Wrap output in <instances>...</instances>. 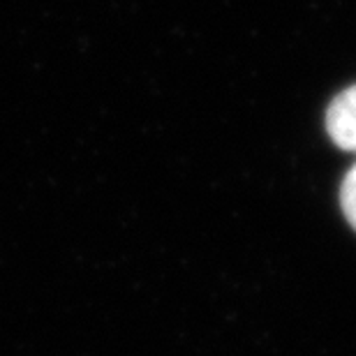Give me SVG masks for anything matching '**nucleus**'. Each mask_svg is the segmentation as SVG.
I'll list each match as a JSON object with an SVG mask.
<instances>
[{
  "instance_id": "nucleus-2",
  "label": "nucleus",
  "mask_w": 356,
  "mask_h": 356,
  "mask_svg": "<svg viewBox=\"0 0 356 356\" xmlns=\"http://www.w3.org/2000/svg\"><path fill=\"white\" fill-rule=\"evenodd\" d=\"M340 209H343L345 220L356 232V162L340 183Z\"/></svg>"
},
{
  "instance_id": "nucleus-1",
  "label": "nucleus",
  "mask_w": 356,
  "mask_h": 356,
  "mask_svg": "<svg viewBox=\"0 0 356 356\" xmlns=\"http://www.w3.org/2000/svg\"><path fill=\"white\" fill-rule=\"evenodd\" d=\"M326 132L340 151L356 153V83L331 99L326 109Z\"/></svg>"
}]
</instances>
